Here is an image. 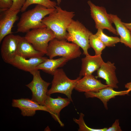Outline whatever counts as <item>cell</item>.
Here are the masks:
<instances>
[{"label":"cell","mask_w":131,"mask_h":131,"mask_svg":"<svg viewBox=\"0 0 131 131\" xmlns=\"http://www.w3.org/2000/svg\"><path fill=\"white\" fill-rule=\"evenodd\" d=\"M56 10L45 17L42 22L46 27L54 33L56 38L59 40H66L67 29L75 15L74 12L68 11L56 6Z\"/></svg>","instance_id":"obj_1"},{"label":"cell","mask_w":131,"mask_h":131,"mask_svg":"<svg viewBox=\"0 0 131 131\" xmlns=\"http://www.w3.org/2000/svg\"><path fill=\"white\" fill-rule=\"evenodd\" d=\"M55 10V8H47L37 5L33 9L25 11L22 14L17 24V31L27 33L31 29L46 27L42 22V19Z\"/></svg>","instance_id":"obj_2"},{"label":"cell","mask_w":131,"mask_h":131,"mask_svg":"<svg viewBox=\"0 0 131 131\" xmlns=\"http://www.w3.org/2000/svg\"><path fill=\"white\" fill-rule=\"evenodd\" d=\"M55 38L49 42L46 55L49 58L57 56L66 57L69 60L79 57L82 54L80 47L76 44Z\"/></svg>","instance_id":"obj_3"},{"label":"cell","mask_w":131,"mask_h":131,"mask_svg":"<svg viewBox=\"0 0 131 131\" xmlns=\"http://www.w3.org/2000/svg\"><path fill=\"white\" fill-rule=\"evenodd\" d=\"M67 31L66 40L81 47L86 56L89 55L88 50L90 47L89 38L92 33L79 21L73 20L67 28Z\"/></svg>","instance_id":"obj_4"},{"label":"cell","mask_w":131,"mask_h":131,"mask_svg":"<svg viewBox=\"0 0 131 131\" xmlns=\"http://www.w3.org/2000/svg\"><path fill=\"white\" fill-rule=\"evenodd\" d=\"M53 75L51 86L48 90L47 95L50 96L57 93H62L66 95L71 101L73 102L71 97L72 90L82 76H79L75 79H71L67 76L62 69H57Z\"/></svg>","instance_id":"obj_5"},{"label":"cell","mask_w":131,"mask_h":131,"mask_svg":"<svg viewBox=\"0 0 131 131\" xmlns=\"http://www.w3.org/2000/svg\"><path fill=\"white\" fill-rule=\"evenodd\" d=\"M37 50L46 54L49 42L55 38L53 32L46 27L32 29L24 37Z\"/></svg>","instance_id":"obj_6"},{"label":"cell","mask_w":131,"mask_h":131,"mask_svg":"<svg viewBox=\"0 0 131 131\" xmlns=\"http://www.w3.org/2000/svg\"><path fill=\"white\" fill-rule=\"evenodd\" d=\"M30 73L33 76V79L26 86L32 92L31 99L39 104L44 106L48 96V88L50 83L42 79L38 70H35Z\"/></svg>","instance_id":"obj_7"},{"label":"cell","mask_w":131,"mask_h":131,"mask_svg":"<svg viewBox=\"0 0 131 131\" xmlns=\"http://www.w3.org/2000/svg\"><path fill=\"white\" fill-rule=\"evenodd\" d=\"M87 3L90 7L91 16L95 23L96 28L106 29L117 35L116 30L112 25V20L105 8L96 6L90 0Z\"/></svg>","instance_id":"obj_8"},{"label":"cell","mask_w":131,"mask_h":131,"mask_svg":"<svg viewBox=\"0 0 131 131\" xmlns=\"http://www.w3.org/2000/svg\"><path fill=\"white\" fill-rule=\"evenodd\" d=\"M21 37L12 33L7 35L3 40L1 47V55L5 62L10 64L17 55Z\"/></svg>","instance_id":"obj_9"},{"label":"cell","mask_w":131,"mask_h":131,"mask_svg":"<svg viewBox=\"0 0 131 131\" xmlns=\"http://www.w3.org/2000/svg\"><path fill=\"white\" fill-rule=\"evenodd\" d=\"M12 107L19 108L21 114L24 116H33L37 110L49 111L44 106L41 105L32 99L21 98L13 99L12 103Z\"/></svg>","instance_id":"obj_10"},{"label":"cell","mask_w":131,"mask_h":131,"mask_svg":"<svg viewBox=\"0 0 131 131\" xmlns=\"http://www.w3.org/2000/svg\"><path fill=\"white\" fill-rule=\"evenodd\" d=\"M71 101L67 98H63L58 96L56 98L51 97L48 95L44 106L49 111L53 118L58 122L61 126H64L60 118V113L64 108L67 106Z\"/></svg>","instance_id":"obj_11"},{"label":"cell","mask_w":131,"mask_h":131,"mask_svg":"<svg viewBox=\"0 0 131 131\" xmlns=\"http://www.w3.org/2000/svg\"><path fill=\"white\" fill-rule=\"evenodd\" d=\"M116 69L114 63L109 61L106 62H104L97 70V76L96 77L103 79L108 86L117 89L119 82L115 72Z\"/></svg>","instance_id":"obj_12"},{"label":"cell","mask_w":131,"mask_h":131,"mask_svg":"<svg viewBox=\"0 0 131 131\" xmlns=\"http://www.w3.org/2000/svg\"><path fill=\"white\" fill-rule=\"evenodd\" d=\"M113 88L108 86L103 88L97 92L90 91L85 93L87 98H96L99 99L103 103L105 109H108L107 102L112 98L116 96L128 95L131 91L128 90L123 91H117Z\"/></svg>","instance_id":"obj_13"},{"label":"cell","mask_w":131,"mask_h":131,"mask_svg":"<svg viewBox=\"0 0 131 131\" xmlns=\"http://www.w3.org/2000/svg\"><path fill=\"white\" fill-rule=\"evenodd\" d=\"M77 82L74 89L79 92H97L108 86L103 84L92 74L86 75Z\"/></svg>","instance_id":"obj_14"},{"label":"cell","mask_w":131,"mask_h":131,"mask_svg":"<svg viewBox=\"0 0 131 131\" xmlns=\"http://www.w3.org/2000/svg\"><path fill=\"white\" fill-rule=\"evenodd\" d=\"M20 10L2 12L0 20V42L7 35L13 33L12 29L15 22L18 19L17 14Z\"/></svg>","instance_id":"obj_15"},{"label":"cell","mask_w":131,"mask_h":131,"mask_svg":"<svg viewBox=\"0 0 131 131\" xmlns=\"http://www.w3.org/2000/svg\"><path fill=\"white\" fill-rule=\"evenodd\" d=\"M48 58L42 57L26 58L16 55L10 64L20 70L30 73L35 70V68L40 64Z\"/></svg>","instance_id":"obj_16"},{"label":"cell","mask_w":131,"mask_h":131,"mask_svg":"<svg viewBox=\"0 0 131 131\" xmlns=\"http://www.w3.org/2000/svg\"><path fill=\"white\" fill-rule=\"evenodd\" d=\"M82 64L79 76L91 74L97 71L104 62L101 55L86 56L81 59Z\"/></svg>","instance_id":"obj_17"},{"label":"cell","mask_w":131,"mask_h":131,"mask_svg":"<svg viewBox=\"0 0 131 131\" xmlns=\"http://www.w3.org/2000/svg\"><path fill=\"white\" fill-rule=\"evenodd\" d=\"M109 15L115 26L117 35L120 36V42L131 49V33L116 15Z\"/></svg>","instance_id":"obj_18"},{"label":"cell","mask_w":131,"mask_h":131,"mask_svg":"<svg viewBox=\"0 0 131 131\" xmlns=\"http://www.w3.org/2000/svg\"><path fill=\"white\" fill-rule=\"evenodd\" d=\"M17 54L27 58L41 57L45 54L36 49L24 37L21 36L18 44Z\"/></svg>","instance_id":"obj_19"},{"label":"cell","mask_w":131,"mask_h":131,"mask_svg":"<svg viewBox=\"0 0 131 131\" xmlns=\"http://www.w3.org/2000/svg\"><path fill=\"white\" fill-rule=\"evenodd\" d=\"M69 60L68 58L64 57L56 59L48 58L39 65L35 69L41 70L53 75L58 67L64 66Z\"/></svg>","instance_id":"obj_20"},{"label":"cell","mask_w":131,"mask_h":131,"mask_svg":"<svg viewBox=\"0 0 131 131\" xmlns=\"http://www.w3.org/2000/svg\"><path fill=\"white\" fill-rule=\"evenodd\" d=\"M97 29V31L95 34L106 47H113L116 44L120 42V38L118 37L108 36L104 33L103 29L100 28Z\"/></svg>","instance_id":"obj_21"},{"label":"cell","mask_w":131,"mask_h":131,"mask_svg":"<svg viewBox=\"0 0 131 131\" xmlns=\"http://www.w3.org/2000/svg\"><path fill=\"white\" fill-rule=\"evenodd\" d=\"M90 47L94 50L95 55H101L102 51L106 46L95 34H92L89 38Z\"/></svg>","instance_id":"obj_22"},{"label":"cell","mask_w":131,"mask_h":131,"mask_svg":"<svg viewBox=\"0 0 131 131\" xmlns=\"http://www.w3.org/2000/svg\"><path fill=\"white\" fill-rule=\"evenodd\" d=\"M33 4L41 5L49 8H55L57 5L55 2L50 0H26L20 11L24 12L29 6Z\"/></svg>","instance_id":"obj_23"},{"label":"cell","mask_w":131,"mask_h":131,"mask_svg":"<svg viewBox=\"0 0 131 131\" xmlns=\"http://www.w3.org/2000/svg\"><path fill=\"white\" fill-rule=\"evenodd\" d=\"M84 114L82 113L79 115V117L78 119H73L74 121L79 125V131H106L107 128H105L101 129H94L89 127L85 124L83 118Z\"/></svg>","instance_id":"obj_24"},{"label":"cell","mask_w":131,"mask_h":131,"mask_svg":"<svg viewBox=\"0 0 131 131\" xmlns=\"http://www.w3.org/2000/svg\"><path fill=\"white\" fill-rule=\"evenodd\" d=\"M12 4L11 7L7 9L10 11L20 10L26 0H12Z\"/></svg>","instance_id":"obj_25"},{"label":"cell","mask_w":131,"mask_h":131,"mask_svg":"<svg viewBox=\"0 0 131 131\" xmlns=\"http://www.w3.org/2000/svg\"><path fill=\"white\" fill-rule=\"evenodd\" d=\"M12 4V0H0V11L3 12L10 8Z\"/></svg>","instance_id":"obj_26"},{"label":"cell","mask_w":131,"mask_h":131,"mask_svg":"<svg viewBox=\"0 0 131 131\" xmlns=\"http://www.w3.org/2000/svg\"><path fill=\"white\" fill-rule=\"evenodd\" d=\"M120 126L119 125V120L116 119L112 124L111 126L107 128L106 131H122Z\"/></svg>","instance_id":"obj_27"},{"label":"cell","mask_w":131,"mask_h":131,"mask_svg":"<svg viewBox=\"0 0 131 131\" xmlns=\"http://www.w3.org/2000/svg\"><path fill=\"white\" fill-rule=\"evenodd\" d=\"M123 23L131 33V23H126L123 22Z\"/></svg>","instance_id":"obj_28"},{"label":"cell","mask_w":131,"mask_h":131,"mask_svg":"<svg viewBox=\"0 0 131 131\" xmlns=\"http://www.w3.org/2000/svg\"><path fill=\"white\" fill-rule=\"evenodd\" d=\"M125 88L131 91V82L127 83L125 85Z\"/></svg>","instance_id":"obj_29"},{"label":"cell","mask_w":131,"mask_h":131,"mask_svg":"<svg viewBox=\"0 0 131 131\" xmlns=\"http://www.w3.org/2000/svg\"><path fill=\"white\" fill-rule=\"evenodd\" d=\"M57 4L58 5H59L61 1V0H57Z\"/></svg>","instance_id":"obj_30"}]
</instances>
